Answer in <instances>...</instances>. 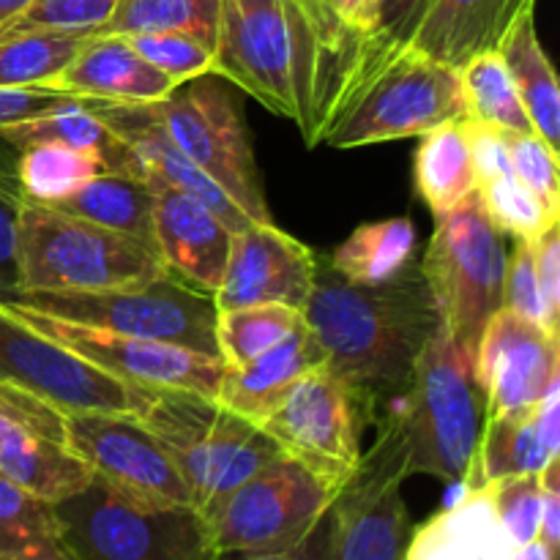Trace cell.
Returning a JSON list of instances; mask_svg holds the SVG:
<instances>
[{
	"mask_svg": "<svg viewBox=\"0 0 560 560\" xmlns=\"http://www.w3.org/2000/svg\"><path fill=\"white\" fill-rule=\"evenodd\" d=\"M301 312L323 348V366L370 416L386 397L408 392L416 359L441 326L419 262L392 282L364 288L339 277L328 257H317L315 284Z\"/></svg>",
	"mask_w": 560,
	"mask_h": 560,
	"instance_id": "cell-1",
	"label": "cell"
},
{
	"mask_svg": "<svg viewBox=\"0 0 560 560\" xmlns=\"http://www.w3.org/2000/svg\"><path fill=\"white\" fill-rule=\"evenodd\" d=\"M487 399L476 381V359L441 326L413 366V381L397 410L408 476H435L468 485L481 441Z\"/></svg>",
	"mask_w": 560,
	"mask_h": 560,
	"instance_id": "cell-2",
	"label": "cell"
},
{
	"mask_svg": "<svg viewBox=\"0 0 560 560\" xmlns=\"http://www.w3.org/2000/svg\"><path fill=\"white\" fill-rule=\"evenodd\" d=\"M142 424L159 438L202 520L246 479L282 457V446L255 421L195 392H156Z\"/></svg>",
	"mask_w": 560,
	"mask_h": 560,
	"instance_id": "cell-3",
	"label": "cell"
},
{
	"mask_svg": "<svg viewBox=\"0 0 560 560\" xmlns=\"http://www.w3.org/2000/svg\"><path fill=\"white\" fill-rule=\"evenodd\" d=\"M153 246L27 200L16 230L14 290H109L164 277Z\"/></svg>",
	"mask_w": 560,
	"mask_h": 560,
	"instance_id": "cell-4",
	"label": "cell"
},
{
	"mask_svg": "<svg viewBox=\"0 0 560 560\" xmlns=\"http://www.w3.org/2000/svg\"><path fill=\"white\" fill-rule=\"evenodd\" d=\"M74 560H213L208 525L191 506L129 495L93 476L77 495L55 503Z\"/></svg>",
	"mask_w": 560,
	"mask_h": 560,
	"instance_id": "cell-5",
	"label": "cell"
},
{
	"mask_svg": "<svg viewBox=\"0 0 560 560\" xmlns=\"http://www.w3.org/2000/svg\"><path fill=\"white\" fill-rule=\"evenodd\" d=\"M0 301H16L58 320L82 323L124 337L156 339L202 355H219L213 295L164 273L145 284L109 290H11Z\"/></svg>",
	"mask_w": 560,
	"mask_h": 560,
	"instance_id": "cell-6",
	"label": "cell"
},
{
	"mask_svg": "<svg viewBox=\"0 0 560 560\" xmlns=\"http://www.w3.org/2000/svg\"><path fill=\"white\" fill-rule=\"evenodd\" d=\"M180 153L191 159L252 222L271 224L244 107L217 71L180 82L159 102L145 104Z\"/></svg>",
	"mask_w": 560,
	"mask_h": 560,
	"instance_id": "cell-7",
	"label": "cell"
},
{
	"mask_svg": "<svg viewBox=\"0 0 560 560\" xmlns=\"http://www.w3.org/2000/svg\"><path fill=\"white\" fill-rule=\"evenodd\" d=\"M435 219V233L419 262L421 273L448 337L476 359L487 323L503 310V233L487 217L479 189Z\"/></svg>",
	"mask_w": 560,
	"mask_h": 560,
	"instance_id": "cell-8",
	"label": "cell"
},
{
	"mask_svg": "<svg viewBox=\"0 0 560 560\" xmlns=\"http://www.w3.org/2000/svg\"><path fill=\"white\" fill-rule=\"evenodd\" d=\"M337 492L331 481L282 454L208 514L213 552L293 550L326 517Z\"/></svg>",
	"mask_w": 560,
	"mask_h": 560,
	"instance_id": "cell-9",
	"label": "cell"
},
{
	"mask_svg": "<svg viewBox=\"0 0 560 560\" xmlns=\"http://www.w3.org/2000/svg\"><path fill=\"white\" fill-rule=\"evenodd\" d=\"M459 118H465L459 71L416 49H405L334 120L323 142L350 151L402 137H421Z\"/></svg>",
	"mask_w": 560,
	"mask_h": 560,
	"instance_id": "cell-10",
	"label": "cell"
},
{
	"mask_svg": "<svg viewBox=\"0 0 560 560\" xmlns=\"http://www.w3.org/2000/svg\"><path fill=\"white\" fill-rule=\"evenodd\" d=\"M405 443L397 410L334 501V560H402L413 528L402 498Z\"/></svg>",
	"mask_w": 560,
	"mask_h": 560,
	"instance_id": "cell-11",
	"label": "cell"
},
{
	"mask_svg": "<svg viewBox=\"0 0 560 560\" xmlns=\"http://www.w3.org/2000/svg\"><path fill=\"white\" fill-rule=\"evenodd\" d=\"M0 383H14L38 394L66 413L142 416L151 405V388H140L98 370L82 355L27 326L0 304Z\"/></svg>",
	"mask_w": 560,
	"mask_h": 560,
	"instance_id": "cell-12",
	"label": "cell"
},
{
	"mask_svg": "<svg viewBox=\"0 0 560 560\" xmlns=\"http://www.w3.org/2000/svg\"><path fill=\"white\" fill-rule=\"evenodd\" d=\"M0 304L38 334L63 345L71 353L82 355L113 377L151 388V392H195L217 397L224 372V361L217 355H202L178 345L156 342V339L124 337V334L102 331L82 323L58 320V317L27 310L16 301H0Z\"/></svg>",
	"mask_w": 560,
	"mask_h": 560,
	"instance_id": "cell-13",
	"label": "cell"
},
{
	"mask_svg": "<svg viewBox=\"0 0 560 560\" xmlns=\"http://www.w3.org/2000/svg\"><path fill=\"white\" fill-rule=\"evenodd\" d=\"M0 476L49 503L93 481V470L69 446L66 410L14 383H0Z\"/></svg>",
	"mask_w": 560,
	"mask_h": 560,
	"instance_id": "cell-14",
	"label": "cell"
},
{
	"mask_svg": "<svg viewBox=\"0 0 560 560\" xmlns=\"http://www.w3.org/2000/svg\"><path fill=\"white\" fill-rule=\"evenodd\" d=\"M260 427L284 454L339 490L361 459L359 408L326 366L306 372Z\"/></svg>",
	"mask_w": 560,
	"mask_h": 560,
	"instance_id": "cell-15",
	"label": "cell"
},
{
	"mask_svg": "<svg viewBox=\"0 0 560 560\" xmlns=\"http://www.w3.org/2000/svg\"><path fill=\"white\" fill-rule=\"evenodd\" d=\"M290 49L293 38L284 0H222L217 74L244 88L266 109L293 120Z\"/></svg>",
	"mask_w": 560,
	"mask_h": 560,
	"instance_id": "cell-16",
	"label": "cell"
},
{
	"mask_svg": "<svg viewBox=\"0 0 560 560\" xmlns=\"http://www.w3.org/2000/svg\"><path fill=\"white\" fill-rule=\"evenodd\" d=\"M66 435L71 452L107 485L148 501L191 506L178 468L140 416L66 413Z\"/></svg>",
	"mask_w": 560,
	"mask_h": 560,
	"instance_id": "cell-17",
	"label": "cell"
},
{
	"mask_svg": "<svg viewBox=\"0 0 560 560\" xmlns=\"http://www.w3.org/2000/svg\"><path fill=\"white\" fill-rule=\"evenodd\" d=\"M476 381L487 416L536 408L560 386L558 334L512 310H498L476 350Z\"/></svg>",
	"mask_w": 560,
	"mask_h": 560,
	"instance_id": "cell-18",
	"label": "cell"
},
{
	"mask_svg": "<svg viewBox=\"0 0 560 560\" xmlns=\"http://www.w3.org/2000/svg\"><path fill=\"white\" fill-rule=\"evenodd\" d=\"M317 255L271 224L252 222L233 235L222 282L213 293L219 312L255 304L304 310L315 284Z\"/></svg>",
	"mask_w": 560,
	"mask_h": 560,
	"instance_id": "cell-19",
	"label": "cell"
},
{
	"mask_svg": "<svg viewBox=\"0 0 560 560\" xmlns=\"http://www.w3.org/2000/svg\"><path fill=\"white\" fill-rule=\"evenodd\" d=\"M153 195V235L167 271L206 293H217L228 266L233 230L197 197L170 186Z\"/></svg>",
	"mask_w": 560,
	"mask_h": 560,
	"instance_id": "cell-20",
	"label": "cell"
},
{
	"mask_svg": "<svg viewBox=\"0 0 560 560\" xmlns=\"http://www.w3.org/2000/svg\"><path fill=\"white\" fill-rule=\"evenodd\" d=\"M556 457H560V386L536 408L487 416L474 474L465 490L509 476L541 474Z\"/></svg>",
	"mask_w": 560,
	"mask_h": 560,
	"instance_id": "cell-21",
	"label": "cell"
},
{
	"mask_svg": "<svg viewBox=\"0 0 560 560\" xmlns=\"http://www.w3.org/2000/svg\"><path fill=\"white\" fill-rule=\"evenodd\" d=\"M536 0H432L408 49L463 69L481 52H498L514 22L534 11Z\"/></svg>",
	"mask_w": 560,
	"mask_h": 560,
	"instance_id": "cell-22",
	"label": "cell"
},
{
	"mask_svg": "<svg viewBox=\"0 0 560 560\" xmlns=\"http://www.w3.org/2000/svg\"><path fill=\"white\" fill-rule=\"evenodd\" d=\"M317 366H323V348L304 323L299 331L252 359L249 364H224L222 383L213 399L222 408L262 424L293 392L295 383Z\"/></svg>",
	"mask_w": 560,
	"mask_h": 560,
	"instance_id": "cell-23",
	"label": "cell"
},
{
	"mask_svg": "<svg viewBox=\"0 0 560 560\" xmlns=\"http://www.w3.org/2000/svg\"><path fill=\"white\" fill-rule=\"evenodd\" d=\"M60 91L120 104H153L173 82L153 69L126 36H91L55 80Z\"/></svg>",
	"mask_w": 560,
	"mask_h": 560,
	"instance_id": "cell-24",
	"label": "cell"
},
{
	"mask_svg": "<svg viewBox=\"0 0 560 560\" xmlns=\"http://www.w3.org/2000/svg\"><path fill=\"white\" fill-rule=\"evenodd\" d=\"M402 560H517V545L485 485L416 528Z\"/></svg>",
	"mask_w": 560,
	"mask_h": 560,
	"instance_id": "cell-25",
	"label": "cell"
},
{
	"mask_svg": "<svg viewBox=\"0 0 560 560\" xmlns=\"http://www.w3.org/2000/svg\"><path fill=\"white\" fill-rule=\"evenodd\" d=\"M0 137L14 148H31L38 142H58V145L77 148V151L93 153L107 167V173H126L135 170V156L124 137L93 109V98L80 96L55 113L33 118L27 124L11 126L0 131Z\"/></svg>",
	"mask_w": 560,
	"mask_h": 560,
	"instance_id": "cell-26",
	"label": "cell"
},
{
	"mask_svg": "<svg viewBox=\"0 0 560 560\" xmlns=\"http://www.w3.org/2000/svg\"><path fill=\"white\" fill-rule=\"evenodd\" d=\"M498 55L512 74L514 88L520 93L525 113L536 135L550 148L560 145V88L556 69L547 58L545 47L536 33L534 11H525L512 31L503 36Z\"/></svg>",
	"mask_w": 560,
	"mask_h": 560,
	"instance_id": "cell-27",
	"label": "cell"
},
{
	"mask_svg": "<svg viewBox=\"0 0 560 560\" xmlns=\"http://www.w3.org/2000/svg\"><path fill=\"white\" fill-rule=\"evenodd\" d=\"M153 195L145 180L126 173H102L71 191L63 200L52 202L55 211L88 219L115 233L131 235L156 249L153 235ZM159 252V249H156Z\"/></svg>",
	"mask_w": 560,
	"mask_h": 560,
	"instance_id": "cell-28",
	"label": "cell"
},
{
	"mask_svg": "<svg viewBox=\"0 0 560 560\" xmlns=\"http://www.w3.org/2000/svg\"><path fill=\"white\" fill-rule=\"evenodd\" d=\"M416 189L435 217L452 211L470 191L479 189L465 118L448 120L421 135L416 151Z\"/></svg>",
	"mask_w": 560,
	"mask_h": 560,
	"instance_id": "cell-29",
	"label": "cell"
},
{
	"mask_svg": "<svg viewBox=\"0 0 560 560\" xmlns=\"http://www.w3.org/2000/svg\"><path fill=\"white\" fill-rule=\"evenodd\" d=\"M416 228L410 219H383L355 228L328 255L334 271L350 284H386L413 266Z\"/></svg>",
	"mask_w": 560,
	"mask_h": 560,
	"instance_id": "cell-30",
	"label": "cell"
},
{
	"mask_svg": "<svg viewBox=\"0 0 560 560\" xmlns=\"http://www.w3.org/2000/svg\"><path fill=\"white\" fill-rule=\"evenodd\" d=\"M0 560H74L60 534L55 503L0 476Z\"/></svg>",
	"mask_w": 560,
	"mask_h": 560,
	"instance_id": "cell-31",
	"label": "cell"
},
{
	"mask_svg": "<svg viewBox=\"0 0 560 560\" xmlns=\"http://www.w3.org/2000/svg\"><path fill=\"white\" fill-rule=\"evenodd\" d=\"M219 5L222 0H115L113 14L96 36L186 33L217 55Z\"/></svg>",
	"mask_w": 560,
	"mask_h": 560,
	"instance_id": "cell-32",
	"label": "cell"
},
{
	"mask_svg": "<svg viewBox=\"0 0 560 560\" xmlns=\"http://www.w3.org/2000/svg\"><path fill=\"white\" fill-rule=\"evenodd\" d=\"M85 33L22 31L0 36V88L52 85L60 71L74 60Z\"/></svg>",
	"mask_w": 560,
	"mask_h": 560,
	"instance_id": "cell-33",
	"label": "cell"
},
{
	"mask_svg": "<svg viewBox=\"0 0 560 560\" xmlns=\"http://www.w3.org/2000/svg\"><path fill=\"white\" fill-rule=\"evenodd\" d=\"M465 118L503 131H534L512 74L498 52H481L459 69Z\"/></svg>",
	"mask_w": 560,
	"mask_h": 560,
	"instance_id": "cell-34",
	"label": "cell"
},
{
	"mask_svg": "<svg viewBox=\"0 0 560 560\" xmlns=\"http://www.w3.org/2000/svg\"><path fill=\"white\" fill-rule=\"evenodd\" d=\"M304 326V312L282 304H255L217 315V345L224 364L241 366Z\"/></svg>",
	"mask_w": 560,
	"mask_h": 560,
	"instance_id": "cell-35",
	"label": "cell"
},
{
	"mask_svg": "<svg viewBox=\"0 0 560 560\" xmlns=\"http://www.w3.org/2000/svg\"><path fill=\"white\" fill-rule=\"evenodd\" d=\"M102 173H107V167L93 153L58 142H38L20 151V178L27 200L44 206L63 200Z\"/></svg>",
	"mask_w": 560,
	"mask_h": 560,
	"instance_id": "cell-36",
	"label": "cell"
},
{
	"mask_svg": "<svg viewBox=\"0 0 560 560\" xmlns=\"http://www.w3.org/2000/svg\"><path fill=\"white\" fill-rule=\"evenodd\" d=\"M430 5L432 0H377L375 31H372V38L366 42L364 58H361L359 69V82H355V93L353 98H350V104L377 80V74H381L397 55H402L405 49L410 47V42H413L416 31H419V25L424 22Z\"/></svg>",
	"mask_w": 560,
	"mask_h": 560,
	"instance_id": "cell-37",
	"label": "cell"
},
{
	"mask_svg": "<svg viewBox=\"0 0 560 560\" xmlns=\"http://www.w3.org/2000/svg\"><path fill=\"white\" fill-rule=\"evenodd\" d=\"M479 197L485 202L487 217L492 219L503 235L514 238H539L545 230L556 228L558 217L528 189L514 178V173L479 184Z\"/></svg>",
	"mask_w": 560,
	"mask_h": 560,
	"instance_id": "cell-38",
	"label": "cell"
},
{
	"mask_svg": "<svg viewBox=\"0 0 560 560\" xmlns=\"http://www.w3.org/2000/svg\"><path fill=\"white\" fill-rule=\"evenodd\" d=\"M126 38L175 88L180 82H189L195 77L208 74V71H217V55H213V49L197 42V38L186 36V33H140V36Z\"/></svg>",
	"mask_w": 560,
	"mask_h": 560,
	"instance_id": "cell-39",
	"label": "cell"
},
{
	"mask_svg": "<svg viewBox=\"0 0 560 560\" xmlns=\"http://www.w3.org/2000/svg\"><path fill=\"white\" fill-rule=\"evenodd\" d=\"M115 0H33L16 20L0 31V36L22 31H58L96 36L109 20Z\"/></svg>",
	"mask_w": 560,
	"mask_h": 560,
	"instance_id": "cell-40",
	"label": "cell"
},
{
	"mask_svg": "<svg viewBox=\"0 0 560 560\" xmlns=\"http://www.w3.org/2000/svg\"><path fill=\"white\" fill-rule=\"evenodd\" d=\"M27 195L20 178V148L0 137V295L16 288V230Z\"/></svg>",
	"mask_w": 560,
	"mask_h": 560,
	"instance_id": "cell-41",
	"label": "cell"
},
{
	"mask_svg": "<svg viewBox=\"0 0 560 560\" xmlns=\"http://www.w3.org/2000/svg\"><path fill=\"white\" fill-rule=\"evenodd\" d=\"M509 162L514 178L528 186L556 217H560L558 151L547 145L536 131H506Z\"/></svg>",
	"mask_w": 560,
	"mask_h": 560,
	"instance_id": "cell-42",
	"label": "cell"
},
{
	"mask_svg": "<svg viewBox=\"0 0 560 560\" xmlns=\"http://www.w3.org/2000/svg\"><path fill=\"white\" fill-rule=\"evenodd\" d=\"M487 490L514 545H534L539 539L541 523V476H509V479L490 481Z\"/></svg>",
	"mask_w": 560,
	"mask_h": 560,
	"instance_id": "cell-43",
	"label": "cell"
},
{
	"mask_svg": "<svg viewBox=\"0 0 560 560\" xmlns=\"http://www.w3.org/2000/svg\"><path fill=\"white\" fill-rule=\"evenodd\" d=\"M503 310L517 312L520 317L539 323L547 331L558 334V323L547 312L539 293V279H536L534 249L528 238H517L514 252L506 257V277H503Z\"/></svg>",
	"mask_w": 560,
	"mask_h": 560,
	"instance_id": "cell-44",
	"label": "cell"
},
{
	"mask_svg": "<svg viewBox=\"0 0 560 560\" xmlns=\"http://www.w3.org/2000/svg\"><path fill=\"white\" fill-rule=\"evenodd\" d=\"M74 98L80 96L52 85L0 88V131L27 124L33 118H42L47 113H55V109L66 107Z\"/></svg>",
	"mask_w": 560,
	"mask_h": 560,
	"instance_id": "cell-45",
	"label": "cell"
},
{
	"mask_svg": "<svg viewBox=\"0 0 560 560\" xmlns=\"http://www.w3.org/2000/svg\"><path fill=\"white\" fill-rule=\"evenodd\" d=\"M536 262V279H539V293L547 312L556 323H560V233L556 228L545 230L539 238L530 241Z\"/></svg>",
	"mask_w": 560,
	"mask_h": 560,
	"instance_id": "cell-46",
	"label": "cell"
},
{
	"mask_svg": "<svg viewBox=\"0 0 560 560\" xmlns=\"http://www.w3.org/2000/svg\"><path fill=\"white\" fill-rule=\"evenodd\" d=\"M213 560H334V512L328 509L317 528L293 550L282 552H217Z\"/></svg>",
	"mask_w": 560,
	"mask_h": 560,
	"instance_id": "cell-47",
	"label": "cell"
},
{
	"mask_svg": "<svg viewBox=\"0 0 560 560\" xmlns=\"http://www.w3.org/2000/svg\"><path fill=\"white\" fill-rule=\"evenodd\" d=\"M541 523H539V545L547 558L556 560L560 541V457L550 459L541 470Z\"/></svg>",
	"mask_w": 560,
	"mask_h": 560,
	"instance_id": "cell-48",
	"label": "cell"
},
{
	"mask_svg": "<svg viewBox=\"0 0 560 560\" xmlns=\"http://www.w3.org/2000/svg\"><path fill=\"white\" fill-rule=\"evenodd\" d=\"M320 3L326 5L334 16H339L345 25L364 33L366 42H370L377 22V0H320Z\"/></svg>",
	"mask_w": 560,
	"mask_h": 560,
	"instance_id": "cell-49",
	"label": "cell"
},
{
	"mask_svg": "<svg viewBox=\"0 0 560 560\" xmlns=\"http://www.w3.org/2000/svg\"><path fill=\"white\" fill-rule=\"evenodd\" d=\"M31 3L33 0H0V31H3L11 20H16Z\"/></svg>",
	"mask_w": 560,
	"mask_h": 560,
	"instance_id": "cell-50",
	"label": "cell"
},
{
	"mask_svg": "<svg viewBox=\"0 0 560 560\" xmlns=\"http://www.w3.org/2000/svg\"><path fill=\"white\" fill-rule=\"evenodd\" d=\"M517 560H550V558H547V552L541 550L539 541H534V545L517 547Z\"/></svg>",
	"mask_w": 560,
	"mask_h": 560,
	"instance_id": "cell-51",
	"label": "cell"
}]
</instances>
